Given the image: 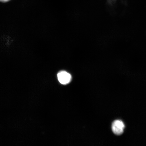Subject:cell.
Returning a JSON list of instances; mask_svg holds the SVG:
<instances>
[{
  "instance_id": "1",
  "label": "cell",
  "mask_w": 146,
  "mask_h": 146,
  "mask_svg": "<svg viewBox=\"0 0 146 146\" xmlns=\"http://www.w3.org/2000/svg\"><path fill=\"white\" fill-rule=\"evenodd\" d=\"M125 128V125L121 120H116L113 122L112 128L115 134L119 135L123 134Z\"/></svg>"
},
{
  "instance_id": "2",
  "label": "cell",
  "mask_w": 146,
  "mask_h": 146,
  "mask_svg": "<svg viewBox=\"0 0 146 146\" xmlns=\"http://www.w3.org/2000/svg\"><path fill=\"white\" fill-rule=\"evenodd\" d=\"M58 80L60 83L63 85L69 84L72 80V76L69 73L65 71H61L57 75Z\"/></svg>"
},
{
  "instance_id": "3",
  "label": "cell",
  "mask_w": 146,
  "mask_h": 146,
  "mask_svg": "<svg viewBox=\"0 0 146 146\" xmlns=\"http://www.w3.org/2000/svg\"><path fill=\"white\" fill-rule=\"evenodd\" d=\"M10 0H0V1L3 2H6Z\"/></svg>"
}]
</instances>
